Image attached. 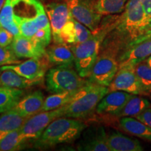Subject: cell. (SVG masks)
<instances>
[{"mask_svg": "<svg viewBox=\"0 0 151 151\" xmlns=\"http://www.w3.org/2000/svg\"><path fill=\"white\" fill-rule=\"evenodd\" d=\"M41 0H6L0 11V25L15 37L33 39L43 29H51Z\"/></svg>", "mask_w": 151, "mask_h": 151, "instance_id": "1", "label": "cell"}, {"mask_svg": "<svg viewBox=\"0 0 151 151\" xmlns=\"http://www.w3.org/2000/svg\"><path fill=\"white\" fill-rule=\"evenodd\" d=\"M149 19L139 0H128L123 12L116 16L101 48L112 50L118 58L127 48L144 36Z\"/></svg>", "mask_w": 151, "mask_h": 151, "instance_id": "2", "label": "cell"}, {"mask_svg": "<svg viewBox=\"0 0 151 151\" xmlns=\"http://www.w3.org/2000/svg\"><path fill=\"white\" fill-rule=\"evenodd\" d=\"M116 17V16H113L103 20L99 29L92 32L91 37L86 41L77 44L69 45L74 55L76 69L83 78L89 76L99 55L101 43L112 28Z\"/></svg>", "mask_w": 151, "mask_h": 151, "instance_id": "3", "label": "cell"}, {"mask_svg": "<svg viewBox=\"0 0 151 151\" xmlns=\"http://www.w3.org/2000/svg\"><path fill=\"white\" fill-rule=\"evenodd\" d=\"M87 127V124L79 119L67 117L56 118L46 127L40 137L34 141L35 147L48 148L73 142L80 138Z\"/></svg>", "mask_w": 151, "mask_h": 151, "instance_id": "4", "label": "cell"}, {"mask_svg": "<svg viewBox=\"0 0 151 151\" xmlns=\"http://www.w3.org/2000/svg\"><path fill=\"white\" fill-rule=\"evenodd\" d=\"M109 92L108 87L88 83L76 92L69 102L61 107V117L86 118L96 111L98 104Z\"/></svg>", "mask_w": 151, "mask_h": 151, "instance_id": "5", "label": "cell"}, {"mask_svg": "<svg viewBox=\"0 0 151 151\" xmlns=\"http://www.w3.org/2000/svg\"><path fill=\"white\" fill-rule=\"evenodd\" d=\"M88 81L73 69V65H58L50 68L46 75L47 90L52 94L76 92Z\"/></svg>", "mask_w": 151, "mask_h": 151, "instance_id": "6", "label": "cell"}, {"mask_svg": "<svg viewBox=\"0 0 151 151\" xmlns=\"http://www.w3.org/2000/svg\"><path fill=\"white\" fill-rule=\"evenodd\" d=\"M119 69L118 55L109 49L100 48V51L88 81L100 86L109 87Z\"/></svg>", "mask_w": 151, "mask_h": 151, "instance_id": "7", "label": "cell"}, {"mask_svg": "<svg viewBox=\"0 0 151 151\" xmlns=\"http://www.w3.org/2000/svg\"><path fill=\"white\" fill-rule=\"evenodd\" d=\"M137 64L129 62L119 66L118 71L108 87L109 92L123 91L132 94L146 96L135 72Z\"/></svg>", "mask_w": 151, "mask_h": 151, "instance_id": "8", "label": "cell"}, {"mask_svg": "<svg viewBox=\"0 0 151 151\" xmlns=\"http://www.w3.org/2000/svg\"><path fill=\"white\" fill-rule=\"evenodd\" d=\"M97 0H67L71 16L77 21L89 28L92 32L99 29L102 15L96 9Z\"/></svg>", "mask_w": 151, "mask_h": 151, "instance_id": "9", "label": "cell"}, {"mask_svg": "<svg viewBox=\"0 0 151 151\" xmlns=\"http://www.w3.org/2000/svg\"><path fill=\"white\" fill-rule=\"evenodd\" d=\"M62 116L61 108L43 111L28 118L21 129L22 137L26 141H35L40 137L46 127L56 118Z\"/></svg>", "mask_w": 151, "mask_h": 151, "instance_id": "10", "label": "cell"}, {"mask_svg": "<svg viewBox=\"0 0 151 151\" xmlns=\"http://www.w3.org/2000/svg\"><path fill=\"white\" fill-rule=\"evenodd\" d=\"M45 9L51 27L52 41L57 44H64L62 32L72 17L67 3L51 2L46 4Z\"/></svg>", "mask_w": 151, "mask_h": 151, "instance_id": "11", "label": "cell"}, {"mask_svg": "<svg viewBox=\"0 0 151 151\" xmlns=\"http://www.w3.org/2000/svg\"><path fill=\"white\" fill-rule=\"evenodd\" d=\"M47 56L41 58H29L17 65H5L0 69H11L19 75L32 80H42L48 67Z\"/></svg>", "mask_w": 151, "mask_h": 151, "instance_id": "12", "label": "cell"}, {"mask_svg": "<svg viewBox=\"0 0 151 151\" xmlns=\"http://www.w3.org/2000/svg\"><path fill=\"white\" fill-rule=\"evenodd\" d=\"M132 95L123 91L109 92L98 104L96 113L101 116L118 118Z\"/></svg>", "mask_w": 151, "mask_h": 151, "instance_id": "13", "label": "cell"}, {"mask_svg": "<svg viewBox=\"0 0 151 151\" xmlns=\"http://www.w3.org/2000/svg\"><path fill=\"white\" fill-rule=\"evenodd\" d=\"M77 150L82 151H111L108 138L102 126L85 129L78 143Z\"/></svg>", "mask_w": 151, "mask_h": 151, "instance_id": "14", "label": "cell"}, {"mask_svg": "<svg viewBox=\"0 0 151 151\" xmlns=\"http://www.w3.org/2000/svg\"><path fill=\"white\" fill-rule=\"evenodd\" d=\"M10 47L18 58H41L46 56V47L22 35L15 37Z\"/></svg>", "mask_w": 151, "mask_h": 151, "instance_id": "15", "label": "cell"}, {"mask_svg": "<svg viewBox=\"0 0 151 151\" xmlns=\"http://www.w3.org/2000/svg\"><path fill=\"white\" fill-rule=\"evenodd\" d=\"M151 55V37L139 39L126 49L118 58L119 66L129 62L137 64Z\"/></svg>", "mask_w": 151, "mask_h": 151, "instance_id": "16", "label": "cell"}, {"mask_svg": "<svg viewBox=\"0 0 151 151\" xmlns=\"http://www.w3.org/2000/svg\"><path fill=\"white\" fill-rule=\"evenodd\" d=\"M45 97L39 90L22 96L13 109L25 118H29L40 113Z\"/></svg>", "mask_w": 151, "mask_h": 151, "instance_id": "17", "label": "cell"}, {"mask_svg": "<svg viewBox=\"0 0 151 151\" xmlns=\"http://www.w3.org/2000/svg\"><path fill=\"white\" fill-rule=\"evenodd\" d=\"M92 32L84 24L71 17L62 34L64 44L73 45L82 43L91 37Z\"/></svg>", "mask_w": 151, "mask_h": 151, "instance_id": "18", "label": "cell"}, {"mask_svg": "<svg viewBox=\"0 0 151 151\" xmlns=\"http://www.w3.org/2000/svg\"><path fill=\"white\" fill-rule=\"evenodd\" d=\"M108 145L111 151H143L140 141L114 131L107 134Z\"/></svg>", "mask_w": 151, "mask_h": 151, "instance_id": "19", "label": "cell"}, {"mask_svg": "<svg viewBox=\"0 0 151 151\" xmlns=\"http://www.w3.org/2000/svg\"><path fill=\"white\" fill-rule=\"evenodd\" d=\"M46 56L49 63L58 65H73L74 55L70 46L67 44H57L48 46L46 49Z\"/></svg>", "mask_w": 151, "mask_h": 151, "instance_id": "20", "label": "cell"}, {"mask_svg": "<svg viewBox=\"0 0 151 151\" xmlns=\"http://www.w3.org/2000/svg\"><path fill=\"white\" fill-rule=\"evenodd\" d=\"M118 127L129 134L151 142V128L136 118H120L119 120Z\"/></svg>", "mask_w": 151, "mask_h": 151, "instance_id": "21", "label": "cell"}, {"mask_svg": "<svg viewBox=\"0 0 151 151\" xmlns=\"http://www.w3.org/2000/svg\"><path fill=\"white\" fill-rule=\"evenodd\" d=\"M41 81L24 78L11 69H0V87L24 89L40 83Z\"/></svg>", "mask_w": 151, "mask_h": 151, "instance_id": "22", "label": "cell"}, {"mask_svg": "<svg viewBox=\"0 0 151 151\" xmlns=\"http://www.w3.org/2000/svg\"><path fill=\"white\" fill-rule=\"evenodd\" d=\"M27 118L21 116L14 109L0 114V139L11 132L21 129Z\"/></svg>", "mask_w": 151, "mask_h": 151, "instance_id": "23", "label": "cell"}, {"mask_svg": "<svg viewBox=\"0 0 151 151\" xmlns=\"http://www.w3.org/2000/svg\"><path fill=\"white\" fill-rule=\"evenodd\" d=\"M151 106V103L148 99L143 95L133 94L124 106L121 112L119 113L118 118L122 117H134L141 113L145 109Z\"/></svg>", "mask_w": 151, "mask_h": 151, "instance_id": "24", "label": "cell"}, {"mask_svg": "<svg viewBox=\"0 0 151 151\" xmlns=\"http://www.w3.org/2000/svg\"><path fill=\"white\" fill-rule=\"evenodd\" d=\"M23 95L22 89L0 87V114L14 109Z\"/></svg>", "mask_w": 151, "mask_h": 151, "instance_id": "25", "label": "cell"}, {"mask_svg": "<svg viewBox=\"0 0 151 151\" xmlns=\"http://www.w3.org/2000/svg\"><path fill=\"white\" fill-rule=\"evenodd\" d=\"M27 141L22 137L20 129L11 132L0 139V151H15L24 148Z\"/></svg>", "mask_w": 151, "mask_h": 151, "instance_id": "26", "label": "cell"}, {"mask_svg": "<svg viewBox=\"0 0 151 151\" xmlns=\"http://www.w3.org/2000/svg\"><path fill=\"white\" fill-rule=\"evenodd\" d=\"M128 0H97L96 9L102 16H111L123 12Z\"/></svg>", "mask_w": 151, "mask_h": 151, "instance_id": "27", "label": "cell"}, {"mask_svg": "<svg viewBox=\"0 0 151 151\" xmlns=\"http://www.w3.org/2000/svg\"><path fill=\"white\" fill-rule=\"evenodd\" d=\"M78 91V90H77ZM76 92H66L54 93L44 100L41 112L60 109L69 102Z\"/></svg>", "mask_w": 151, "mask_h": 151, "instance_id": "28", "label": "cell"}, {"mask_svg": "<svg viewBox=\"0 0 151 151\" xmlns=\"http://www.w3.org/2000/svg\"><path fill=\"white\" fill-rule=\"evenodd\" d=\"M135 72L146 96L151 94V68L146 61L139 62L135 66Z\"/></svg>", "mask_w": 151, "mask_h": 151, "instance_id": "29", "label": "cell"}, {"mask_svg": "<svg viewBox=\"0 0 151 151\" xmlns=\"http://www.w3.org/2000/svg\"><path fill=\"white\" fill-rule=\"evenodd\" d=\"M20 62L21 60L16 55L10 46L7 47L0 46V67L5 65H17Z\"/></svg>", "mask_w": 151, "mask_h": 151, "instance_id": "30", "label": "cell"}, {"mask_svg": "<svg viewBox=\"0 0 151 151\" xmlns=\"http://www.w3.org/2000/svg\"><path fill=\"white\" fill-rule=\"evenodd\" d=\"M14 39V36L9 30L0 25V46L7 47L10 46Z\"/></svg>", "mask_w": 151, "mask_h": 151, "instance_id": "31", "label": "cell"}, {"mask_svg": "<svg viewBox=\"0 0 151 151\" xmlns=\"http://www.w3.org/2000/svg\"><path fill=\"white\" fill-rule=\"evenodd\" d=\"M134 118L140 120L141 122H143L144 124H147L151 128V108H149L145 109L144 111H142L139 115L136 116Z\"/></svg>", "mask_w": 151, "mask_h": 151, "instance_id": "32", "label": "cell"}, {"mask_svg": "<svg viewBox=\"0 0 151 151\" xmlns=\"http://www.w3.org/2000/svg\"><path fill=\"white\" fill-rule=\"evenodd\" d=\"M148 19L151 18V0H139Z\"/></svg>", "mask_w": 151, "mask_h": 151, "instance_id": "33", "label": "cell"}, {"mask_svg": "<svg viewBox=\"0 0 151 151\" xmlns=\"http://www.w3.org/2000/svg\"><path fill=\"white\" fill-rule=\"evenodd\" d=\"M151 37V18L149 19L148 24V26H147V29H146V33H145L144 36H143L142 38H141L140 39H146V38H148V37Z\"/></svg>", "mask_w": 151, "mask_h": 151, "instance_id": "34", "label": "cell"}, {"mask_svg": "<svg viewBox=\"0 0 151 151\" xmlns=\"http://www.w3.org/2000/svg\"><path fill=\"white\" fill-rule=\"evenodd\" d=\"M145 61H146V62L147 64H148V65L151 68V55L148 56V58H146V60H145Z\"/></svg>", "mask_w": 151, "mask_h": 151, "instance_id": "35", "label": "cell"}, {"mask_svg": "<svg viewBox=\"0 0 151 151\" xmlns=\"http://www.w3.org/2000/svg\"><path fill=\"white\" fill-rule=\"evenodd\" d=\"M5 1H6V0H0V11H1V9H2L3 6L4 5Z\"/></svg>", "mask_w": 151, "mask_h": 151, "instance_id": "36", "label": "cell"}, {"mask_svg": "<svg viewBox=\"0 0 151 151\" xmlns=\"http://www.w3.org/2000/svg\"><path fill=\"white\" fill-rule=\"evenodd\" d=\"M41 1H43V0H41Z\"/></svg>", "mask_w": 151, "mask_h": 151, "instance_id": "37", "label": "cell"}, {"mask_svg": "<svg viewBox=\"0 0 151 151\" xmlns=\"http://www.w3.org/2000/svg\"><path fill=\"white\" fill-rule=\"evenodd\" d=\"M66 1H67V0H66Z\"/></svg>", "mask_w": 151, "mask_h": 151, "instance_id": "38", "label": "cell"}, {"mask_svg": "<svg viewBox=\"0 0 151 151\" xmlns=\"http://www.w3.org/2000/svg\"><path fill=\"white\" fill-rule=\"evenodd\" d=\"M150 95H151V94H150Z\"/></svg>", "mask_w": 151, "mask_h": 151, "instance_id": "39", "label": "cell"}]
</instances>
